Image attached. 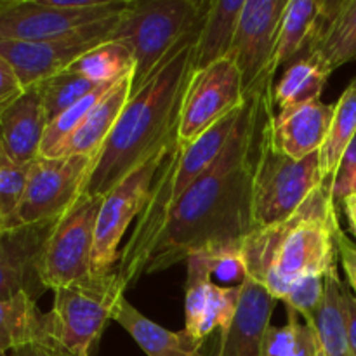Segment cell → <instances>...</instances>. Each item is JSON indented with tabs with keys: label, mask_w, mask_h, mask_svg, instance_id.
I'll list each match as a JSON object with an SVG mask.
<instances>
[{
	"label": "cell",
	"mask_w": 356,
	"mask_h": 356,
	"mask_svg": "<svg viewBox=\"0 0 356 356\" xmlns=\"http://www.w3.org/2000/svg\"><path fill=\"white\" fill-rule=\"evenodd\" d=\"M268 86L247 97L238 124L216 162L170 209L152 247L145 275L169 270L207 247L243 242L256 229L254 177L259 153V108L261 94Z\"/></svg>",
	"instance_id": "obj_1"
},
{
	"label": "cell",
	"mask_w": 356,
	"mask_h": 356,
	"mask_svg": "<svg viewBox=\"0 0 356 356\" xmlns=\"http://www.w3.org/2000/svg\"><path fill=\"white\" fill-rule=\"evenodd\" d=\"M202 26L191 31L139 89L132 90L117 125L97 152L83 193L104 197L132 170L176 141Z\"/></svg>",
	"instance_id": "obj_2"
},
{
	"label": "cell",
	"mask_w": 356,
	"mask_h": 356,
	"mask_svg": "<svg viewBox=\"0 0 356 356\" xmlns=\"http://www.w3.org/2000/svg\"><path fill=\"white\" fill-rule=\"evenodd\" d=\"M332 186L323 183L284 221L254 229L243 240L249 277L282 301L299 278L327 277L337 268L341 228Z\"/></svg>",
	"instance_id": "obj_3"
},
{
	"label": "cell",
	"mask_w": 356,
	"mask_h": 356,
	"mask_svg": "<svg viewBox=\"0 0 356 356\" xmlns=\"http://www.w3.org/2000/svg\"><path fill=\"white\" fill-rule=\"evenodd\" d=\"M242 108L222 118L219 124L209 129L193 143L186 145L176 139L153 183L141 214L136 219L134 229L124 243V249L120 250L117 271L125 291L138 284L141 277H145L152 247L170 209L179 202L188 188L200 179L209 167L216 162L238 124Z\"/></svg>",
	"instance_id": "obj_4"
},
{
	"label": "cell",
	"mask_w": 356,
	"mask_h": 356,
	"mask_svg": "<svg viewBox=\"0 0 356 356\" xmlns=\"http://www.w3.org/2000/svg\"><path fill=\"white\" fill-rule=\"evenodd\" d=\"M273 86L261 94L259 153L254 177V222L256 229L268 228L291 218L323 181L320 152L294 160L285 155L275 141Z\"/></svg>",
	"instance_id": "obj_5"
},
{
	"label": "cell",
	"mask_w": 356,
	"mask_h": 356,
	"mask_svg": "<svg viewBox=\"0 0 356 356\" xmlns=\"http://www.w3.org/2000/svg\"><path fill=\"white\" fill-rule=\"evenodd\" d=\"M124 292L117 268L54 291L52 308L45 313L49 350L59 356L92 355Z\"/></svg>",
	"instance_id": "obj_6"
},
{
	"label": "cell",
	"mask_w": 356,
	"mask_h": 356,
	"mask_svg": "<svg viewBox=\"0 0 356 356\" xmlns=\"http://www.w3.org/2000/svg\"><path fill=\"white\" fill-rule=\"evenodd\" d=\"M211 0H132L122 14L113 40L134 54V89H139L170 52L202 26Z\"/></svg>",
	"instance_id": "obj_7"
},
{
	"label": "cell",
	"mask_w": 356,
	"mask_h": 356,
	"mask_svg": "<svg viewBox=\"0 0 356 356\" xmlns=\"http://www.w3.org/2000/svg\"><path fill=\"white\" fill-rule=\"evenodd\" d=\"M101 204L103 197L83 193L56 221L38 263L45 289L54 292L92 277L94 235Z\"/></svg>",
	"instance_id": "obj_8"
},
{
	"label": "cell",
	"mask_w": 356,
	"mask_h": 356,
	"mask_svg": "<svg viewBox=\"0 0 356 356\" xmlns=\"http://www.w3.org/2000/svg\"><path fill=\"white\" fill-rule=\"evenodd\" d=\"M174 143L176 141H172L152 159L146 160L143 165L132 170L124 181H120L113 190L108 191L103 197L96 221V235H94V277L106 275L117 268L118 259H120L122 238L127 233L129 226L141 214L153 183L169 156Z\"/></svg>",
	"instance_id": "obj_9"
},
{
	"label": "cell",
	"mask_w": 356,
	"mask_h": 356,
	"mask_svg": "<svg viewBox=\"0 0 356 356\" xmlns=\"http://www.w3.org/2000/svg\"><path fill=\"white\" fill-rule=\"evenodd\" d=\"M96 156H38L30 163L17 226L59 219L86 191Z\"/></svg>",
	"instance_id": "obj_10"
},
{
	"label": "cell",
	"mask_w": 356,
	"mask_h": 356,
	"mask_svg": "<svg viewBox=\"0 0 356 356\" xmlns=\"http://www.w3.org/2000/svg\"><path fill=\"white\" fill-rule=\"evenodd\" d=\"M122 14L89 24L70 37L38 42H0V56L13 66L23 89H30L68 70L96 45L113 40Z\"/></svg>",
	"instance_id": "obj_11"
},
{
	"label": "cell",
	"mask_w": 356,
	"mask_h": 356,
	"mask_svg": "<svg viewBox=\"0 0 356 356\" xmlns=\"http://www.w3.org/2000/svg\"><path fill=\"white\" fill-rule=\"evenodd\" d=\"M289 0H245L228 58L242 75L245 97L275 83L278 35Z\"/></svg>",
	"instance_id": "obj_12"
},
{
	"label": "cell",
	"mask_w": 356,
	"mask_h": 356,
	"mask_svg": "<svg viewBox=\"0 0 356 356\" xmlns=\"http://www.w3.org/2000/svg\"><path fill=\"white\" fill-rule=\"evenodd\" d=\"M242 75L232 58L195 72L188 83L177 125V141L193 143L245 104Z\"/></svg>",
	"instance_id": "obj_13"
},
{
	"label": "cell",
	"mask_w": 356,
	"mask_h": 356,
	"mask_svg": "<svg viewBox=\"0 0 356 356\" xmlns=\"http://www.w3.org/2000/svg\"><path fill=\"white\" fill-rule=\"evenodd\" d=\"M132 0H108L90 10H65L47 0H2L0 42H38L70 37L89 24L125 13Z\"/></svg>",
	"instance_id": "obj_14"
},
{
	"label": "cell",
	"mask_w": 356,
	"mask_h": 356,
	"mask_svg": "<svg viewBox=\"0 0 356 356\" xmlns=\"http://www.w3.org/2000/svg\"><path fill=\"white\" fill-rule=\"evenodd\" d=\"M56 221L0 229V299L21 292L38 299L47 291L38 275V263Z\"/></svg>",
	"instance_id": "obj_15"
},
{
	"label": "cell",
	"mask_w": 356,
	"mask_h": 356,
	"mask_svg": "<svg viewBox=\"0 0 356 356\" xmlns=\"http://www.w3.org/2000/svg\"><path fill=\"white\" fill-rule=\"evenodd\" d=\"M277 299L261 284L247 278L232 325L221 332L216 356H261Z\"/></svg>",
	"instance_id": "obj_16"
},
{
	"label": "cell",
	"mask_w": 356,
	"mask_h": 356,
	"mask_svg": "<svg viewBox=\"0 0 356 356\" xmlns=\"http://www.w3.org/2000/svg\"><path fill=\"white\" fill-rule=\"evenodd\" d=\"M336 104L313 99L275 111L273 132L277 146L287 156L302 160L318 153L332 125Z\"/></svg>",
	"instance_id": "obj_17"
},
{
	"label": "cell",
	"mask_w": 356,
	"mask_h": 356,
	"mask_svg": "<svg viewBox=\"0 0 356 356\" xmlns=\"http://www.w3.org/2000/svg\"><path fill=\"white\" fill-rule=\"evenodd\" d=\"M47 124L38 87L24 89L23 94L0 115V143L7 155L19 165H30L35 162L40 156Z\"/></svg>",
	"instance_id": "obj_18"
},
{
	"label": "cell",
	"mask_w": 356,
	"mask_h": 356,
	"mask_svg": "<svg viewBox=\"0 0 356 356\" xmlns=\"http://www.w3.org/2000/svg\"><path fill=\"white\" fill-rule=\"evenodd\" d=\"M302 56L316 58L330 73L355 61L356 0H322L315 35Z\"/></svg>",
	"instance_id": "obj_19"
},
{
	"label": "cell",
	"mask_w": 356,
	"mask_h": 356,
	"mask_svg": "<svg viewBox=\"0 0 356 356\" xmlns=\"http://www.w3.org/2000/svg\"><path fill=\"white\" fill-rule=\"evenodd\" d=\"M184 332L197 343L214 330L232 325L240 305L242 287H219L207 280L186 282L184 285Z\"/></svg>",
	"instance_id": "obj_20"
},
{
	"label": "cell",
	"mask_w": 356,
	"mask_h": 356,
	"mask_svg": "<svg viewBox=\"0 0 356 356\" xmlns=\"http://www.w3.org/2000/svg\"><path fill=\"white\" fill-rule=\"evenodd\" d=\"M134 89V72L115 82L106 90L99 103L90 110L75 134L65 143L58 156L68 155H97L110 132L117 125L125 104L131 99Z\"/></svg>",
	"instance_id": "obj_21"
},
{
	"label": "cell",
	"mask_w": 356,
	"mask_h": 356,
	"mask_svg": "<svg viewBox=\"0 0 356 356\" xmlns=\"http://www.w3.org/2000/svg\"><path fill=\"white\" fill-rule=\"evenodd\" d=\"M117 322L148 356H202L204 344L191 339L184 330L174 332L143 315L136 306L122 298L113 313Z\"/></svg>",
	"instance_id": "obj_22"
},
{
	"label": "cell",
	"mask_w": 356,
	"mask_h": 356,
	"mask_svg": "<svg viewBox=\"0 0 356 356\" xmlns=\"http://www.w3.org/2000/svg\"><path fill=\"white\" fill-rule=\"evenodd\" d=\"M28 346H47L45 313L26 292L0 299V355Z\"/></svg>",
	"instance_id": "obj_23"
},
{
	"label": "cell",
	"mask_w": 356,
	"mask_h": 356,
	"mask_svg": "<svg viewBox=\"0 0 356 356\" xmlns=\"http://www.w3.org/2000/svg\"><path fill=\"white\" fill-rule=\"evenodd\" d=\"M245 0H211L195 51V72L226 59L232 52Z\"/></svg>",
	"instance_id": "obj_24"
},
{
	"label": "cell",
	"mask_w": 356,
	"mask_h": 356,
	"mask_svg": "<svg viewBox=\"0 0 356 356\" xmlns=\"http://www.w3.org/2000/svg\"><path fill=\"white\" fill-rule=\"evenodd\" d=\"M184 263L186 282L207 280L219 287H242L249 278L243 242L207 247L191 254Z\"/></svg>",
	"instance_id": "obj_25"
},
{
	"label": "cell",
	"mask_w": 356,
	"mask_h": 356,
	"mask_svg": "<svg viewBox=\"0 0 356 356\" xmlns=\"http://www.w3.org/2000/svg\"><path fill=\"white\" fill-rule=\"evenodd\" d=\"M332 73L313 56H302L285 66L280 79L275 80L273 101L278 111L320 99Z\"/></svg>",
	"instance_id": "obj_26"
},
{
	"label": "cell",
	"mask_w": 356,
	"mask_h": 356,
	"mask_svg": "<svg viewBox=\"0 0 356 356\" xmlns=\"http://www.w3.org/2000/svg\"><path fill=\"white\" fill-rule=\"evenodd\" d=\"M322 10V0H289L278 35L275 68L291 65L301 58L315 35L316 21Z\"/></svg>",
	"instance_id": "obj_27"
},
{
	"label": "cell",
	"mask_w": 356,
	"mask_h": 356,
	"mask_svg": "<svg viewBox=\"0 0 356 356\" xmlns=\"http://www.w3.org/2000/svg\"><path fill=\"white\" fill-rule=\"evenodd\" d=\"M356 134V87L350 86L336 103L332 125L329 129L325 143L320 149V167L323 181L334 188L337 170L348 146Z\"/></svg>",
	"instance_id": "obj_28"
},
{
	"label": "cell",
	"mask_w": 356,
	"mask_h": 356,
	"mask_svg": "<svg viewBox=\"0 0 356 356\" xmlns=\"http://www.w3.org/2000/svg\"><path fill=\"white\" fill-rule=\"evenodd\" d=\"M343 289L337 268L325 277V298L315 316V327L318 332L325 356H355L346 339L343 320Z\"/></svg>",
	"instance_id": "obj_29"
},
{
	"label": "cell",
	"mask_w": 356,
	"mask_h": 356,
	"mask_svg": "<svg viewBox=\"0 0 356 356\" xmlns=\"http://www.w3.org/2000/svg\"><path fill=\"white\" fill-rule=\"evenodd\" d=\"M68 70L86 76L96 86L115 83L136 70L134 54L118 40L104 42L76 59Z\"/></svg>",
	"instance_id": "obj_30"
},
{
	"label": "cell",
	"mask_w": 356,
	"mask_h": 356,
	"mask_svg": "<svg viewBox=\"0 0 356 356\" xmlns=\"http://www.w3.org/2000/svg\"><path fill=\"white\" fill-rule=\"evenodd\" d=\"M37 87L38 92H40L42 103H44L47 120L51 122L99 86L87 80L86 76L72 72V70H65V72L40 82Z\"/></svg>",
	"instance_id": "obj_31"
},
{
	"label": "cell",
	"mask_w": 356,
	"mask_h": 356,
	"mask_svg": "<svg viewBox=\"0 0 356 356\" xmlns=\"http://www.w3.org/2000/svg\"><path fill=\"white\" fill-rule=\"evenodd\" d=\"M30 165L14 162L0 143V229L17 226V209L23 198Z\"/></svg>",
	"instance_id": "obj_32"
},
{
	"label": "cell",
	"mask_w": 356,
	"mask_h": 356,
	"mask_svg": "<svg viewBox=\"0 0 356 356\" xmlns=\"http://www.w3.org/2000/svg\"><path fill=\"white\" fill-rule=\"evenodd\" d=\"M323 298H325V277L309 275L294 282L282 301L285 302V308L294 309L305 318V322H315Z\"/></svg>",
	"instance_id": "obj_33"
},
{
	"label": "cell",
	"mask_w": 356,
	"mask_h": 356,
	"mask_svg": "<svg viewBox=\"0 0 356 356\" xmlns=\"http://www.w3.org/2000/svg\"><path fill=\"white\" fill-rule=\"evenodd\" d=\"M261 356H298L294 327L291 322L282 327H268L266 334H264Z\"/></svg>",
	"instance_id": "obj_34"
},
{
	"label": "cell",
	"mask_w": 356,
	"mask_h": 356,
	"mask_svg": "<svg viewBox=\"0 0 356 356\" xmlns=\"http://www.w3.org/2000/svg\"><path fill=\"white\" fill-rule=\"evenodd\" d=\"M23 90L13 66L0 56V115L23 94Z\"/></svg>",
	"instance_id": "obj_35"
},
{
	"label": "cell",
	"mask_w": 356,
	"mask_h": 356,
	"mask_svg": "<svg viewBox=\"0 0 356 356\" xmlns=\"http://www.w3.org/2000/svg\"><path fill=\"white\" fill-rule=\"evenodd\" d=\"M337 254H339L341 266H343L344 275H346L348 285H350L351 294L356 299V245L346 236L343 228L337 229L336 235Z\"/></svg>",
	"instance_id": "obj_36"
},
{
	"label": "cell",
	"mask_w": 356,
	"mask_h": 356,
	"mask_svg": "<svg viewBox=\"0 0 356 356\" xmlns=\"http://www.w3.org/2000/svg\"><path fill=\"white\" fill-rule=\"evenodd\" d=\"M343 320L348 344H350V350L356 356V299L351 294V291H348L346 285L343 289Z\"/></svg>",
	"instance_id": "obj_37"
},
{
	"label": "cell",
	"mask_w": 356,
	"mask_h": 356,
	"mask_svg": "<svg viewBox=\"0 0 356 356\" xmlns=\"http://www.w3.org/2000/svg\"><path fill=\"white\" fill-rule=\"evenodd\" d=\"M353 172H356V134H355L353 141H351L350 146H348L346 153H344L343 162H341L339 170H337V176H336V181H334V184L344 181L346 177H350Z\"/></svg>",
	"instance_id": "obj_38"
},
{
	"label": "cell",
	"mask_w": 356,
	"mask_h": 356,
	"mask_svg": "<svg viewBox=\"0 0 356 356\" xmlns=\"http://www.w3.org/2000/svg\"><path fill=\"white\" fill-rule=\"evenodd\" d=\"M341 207H343L344 214H346L348 225H350L351 232H353L356 238V193L348 195V197L341 202Z\"/></svg>",
	"instance_id": "obj_39"
},
{
	"label": "cell",
	"mask_w": 356,
	"mask_h": 356,
	"mask_svg": "<svg viewBox=\"0 0 356 356\" xmlns=\"http://www.w3.org/2000/svg\"><path fill=\"white\" fill-rule=\"evenodd\" d=\"M6 356H59L58 353H54L52 350L45 346H28L23 348V350H16L13 353H7Z\"/></svg>",
	"instance_id": "obj_40"
},
{
	"label": "cell",
	"mask_w": 356,
	"mask_h": 356,
	"mask_svg": "<svg viewBox=\"0 0 356 356\" xmlns=\"http://www.w3.org/2000/svg\"><path fill=\"white\" fill-rule=\"evenodd\" d=\"M316 356H325V353H323V348H322V343H320V350H318V355Z\"/></svg>",
	"instance_id": "obj_41"
},
{
	"label": "cell",
	"mask_w": 356,
	"mask_h": 356,
	"mask_svg": "<svg viewBox=\"0 0 356 356\" xmlns=\"http://www.w3.org/2000/svg\"><path fill=\"white\" fill-rule=\"evenodd\" d=\"M0 356H6V355H0Z\"/></svg>",
	"instance_id": "obj_42"
}]
</instances>
